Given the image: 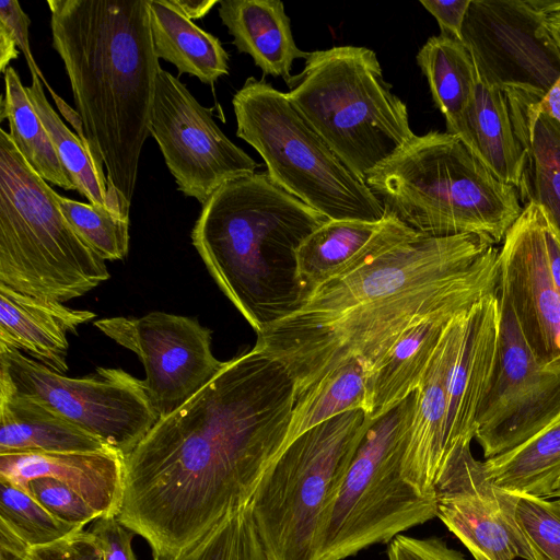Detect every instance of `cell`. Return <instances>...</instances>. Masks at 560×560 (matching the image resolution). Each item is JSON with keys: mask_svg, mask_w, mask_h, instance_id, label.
Wrapping results in <instances>:
<instances>
[{"mask_svg": "<svg viewBox=\"0 0 560 560\" xmlns=\"http://www.w3.org/2000/svg\"><path fill=\"white\" fill-rule=\"evenodd\" d=\"M295 402L288 370L257 348L160 418L124 457L118 518L152 555L187 548L246 509L284 450Z\"/></svg>", "mask_w": 560, "mask_h": 560, "instance_id": "1", "label": "cell"}, {"mask_svg": "<svg viewBox=\"0 0 560 560\" xmlns=\"http://www.w3.org/2000/svg\"><path fill=\"white\" fill-rule=\"evenodd\" d=\"M52 47L69 78L89 150L130 208L161 69L149 0H48Z\"/></svg>", "mask_w": 560, "mask_h": 560, "instance_id": "2", "label": "cell"}, {"mask_svg": "<svg viewBox=\"0 0 560 560\" xmlns=\"http://www.w3.org/2000/svg\"><path fill=\"white\" fill-rule=\"evenodd\" d=\"M327 221L267 172H255L211 195L191 242L219 288L258 334L306 301L298 249Z\"/></svg>", "mask_w": 560, "mask_h": 560, "instance_id": "3", "label": "cell"}, {"mask_svg": "<svg viewBox=\"0 0 560 560\" xmlns=\"http://www.w3.org/2000/svg\"><path fill=\"white\" fill-rule=\"evenodd\" d=\"M365 183L385 215L431 237L476 234L497 245L524 208L516 188L447 131L415 136Z\"/></svg>", "mask_w": 560, "mask_h": 560, "instance_id": "4", "label": "cell"}, {"mask_svg": "<svg viewBox=\"0 0 560 560\" xmlns=\"http://www.w3.org/2000/svg\"><path fill=\"white\" fill-rule=\"evenodd\" d=\"M498 291L499 248L493 245L464 272L387 300L312 320L273 323L257 334L254 347L288 370L296 399L350 359L374 364L406 328L430 313Z\"/></svg>", "mask_w": 560, "mask_h": 560, "instance_id": "5", "label": "cell"}, {"mask_svg": "<svg viewBox=\"0 0 560 560\" xmlns=\"http://www.w3.org/2000/svg\"><path fill=\"white\" fill-rule=\"evenodd\" d=\"M287 85L295 108L364 182L416 136L406 104L366 47L311 51L303 71Z\"/></svg>", "mask_w": 560, "mask_h": 560, "instance_id": "6", "label": "cell"}, {"mask_svg": "<svg viewBox=\"0 0 560 560\" xmlns=\"http://www.w3.org/2000/svg\"><path fill=\"white\" fill-rule=\"evenodd\" d=\"M58 196L0 129V284L62 303L109 272L63 215Z\"/></svg>", "mask_w": 560, "mask_h": 560, "instance_id": "7", "label": "cell"}, {"mask_svg": "<svg viewBox=\"0 0 560 560\" xmlns=\"http://www.w3.org/2000/svg\"><path fill=\"white\" fill-rule=\"evenodd\" d=\"M232 105L236 136L262 158L270 179L328 220L381 221L384 207L331 150L287 93L247 78Z\"/></svg>", "mask_w": 560, "mask_h": 560, "instance_id": "8", "label": "cell"}, {"mask_svg": "<svg viewBox=\"0 0 560 560\" xmlns=\"http://www.w3.org/2000/svg\"><path fill=\"white\" fill-rule=\"evenodd\" d=\"M369 422L362 409L340 413L298 436L266 470L248 506L266 560H314Z\"/></svg>", "mask_w": 560, "mask_h": 560, "instance_id": "9", "label": "cell"}, {"mask_svg": "<svg viewBox=\"0 0 560 560\" xmlns=\"http://www.w3.org/2000/svg\"><path fill=\"white\" fill-rule=\"evenodd\" d=\"M418 392L371 419L322 524L314 560H343L436 517L434 498L402 477Z\"/></svg>", "mask_w": 560, "mask_h": 560, "instance_id": "10", "label": "cell"}, {"mask_svg": "<svg viewBox=\"0 0 560 560\" xmlns=\"http://www.w3.org/2000/svg\"><path fill=\"white\" fill-rule=\"evenodd\" d=\"M0 388L46 406L124 457L160 419L142 381L121 369L73 378L13 348L0 347Z\"/></svg>", "mask_w": 560, "mask_h": 560, "instance_id": "11", "label": "cell"}, {"mask_svg": "<svg viewBox=\"0 0 560 560\" xmlns=\"http://www.w3.org/2000/svg\"><path fill=\"white\" fill-rule=\"evenodd\" d=\"M500 332L493 372L476 417L486 459L521 445L560 412V366L540 364L509 301L499 294Z\"/></svg>", "mask_w": 560, "mask_h": 560, "instance_id": "12", "label": "cell"}, {"mask_svg": "<svg viewBox=\"0 0 560 560\" xmlns=\"http://www.w3.org/2000/svg\"><path fill=\"white\" fill-rule=\"evenodd\" d=\"M479 81L540 98L560 78V50L540 0H471L462 31Z\"/></svg>", "mask_w": 560, "mask_h": 560, "instance_id": "13", "label": "cell"}, {"mask_svg": "<svg viewBox=\"0 0 560 560\" xmlns=\"http://www.w3.org/2000/svg\"><path fill=\"white\" fill-rule=\"evenodd\" d=\"M150 135L177 189L203 205L228 182L255 173L259 164L233 143L186 85L162 68L156 79Z\"/></svg>", "mask_w": 560, "mask_h": 560, "instance_id": "14", "label": "cell"}, {"mask_svg": "<svg viewBox=\"0 0 560 560\" xmlns=\"http://www.w3.org/2000/svg\"><path fill=\"white\" fill-rule=\"evenodd\" d=\"M94 326L141 360L144 390L159 418L177 410L224 366L211 350V330L191 317L151 312L109 317Z\"/></svg>", "mask_w": 560, "mask_h": 560, "instance_id": "15", "label": "cell"}, {"mask_svg": "<svg viewBox=\"0 0 560 560\" xmlns=\"http://www.w3.org/2000/svg\"><path fill=\"white\" fill-rule=\"evenodd\" d=\"M546 211L529 202L499 249V294L504 296L537 361L560 366V294L546 243Z\"/></svg>", "mask_w": 560, "mask_h": 560, "instance_id": "16", "label": "cell"}, {"mask_svg": "<svg viewBox=\"0 0 560 560\" xmlns=\"http://www.w3.org/2000/svg\"><path fill=\"white\" fill-rule=\"evenodd\" d=\"M470 444L457 446L446 464L435 489L436 517L475 560H533L509 493L472 456Z\"/></svg>", "mask_w": 560, "mask_h": 560, "instance_id": "17", "label": "cell"}, {"mask_svg": "<svg viewBox=\"0 0 560 560\" xmlns=\"http://www.w3.org/2000/svg\"><path fill=\"white\" fill-rule=\"evenodd\" d=\"M467 310L448 324L417 389L401 472L404 479L425 498L435 499V489L447 462V381L460 343Z\"/></svg>", "mask_w": 560, "mask_h": 560, "instance_id": "18", "label": "cell"}, {"mask_svg": "<svg viewBox=\"0 0 560 560\" xmlns=\"http://www.w3.org/2000/svg\"><path fill=\"white\" fill-rule=\"evenodd\" d=\"M499 332L498 291L476 301L464 315L462 339L447 381V462L457 446L475 438L476 417L493 372Z\"/></svg>", "mask_w": 560, "mask_h": 560, "instance_id": "19", "label": "cell"}, {"mask_svg": "<svg viewBox=\"0 0 560 560\" xmlns=\"http://www.w3.org/2000/svg\"><path fill=\"white\" fill-rule=\"evenodd\" d=\"M418 235L421 234L390 215L376 222L328 220L298 249L300 283L308 298L323 283Z\"/></svg>", "mask_w": 560, "mask_h": 560, "instance_id": "20", "label": "cell"}, {"mask_svg": "<svg viewBox=\"0 0 560 560\" xmlns=\"http://www.w3.org/2000/svg\"><path fill=\"white\" fill-rule=\"evenodd\" d=\"M38 477H50L66 483L101 517L119 514L125 464L124 456L115 451L0 454V478L24 486Z\"/></svg>", "mask_w": 560, "mask_h": 560, "instance_id": "21", "label": "cell"}, {"mask_svg": "<svg viewBox=\"0 0 560 560\" xmlns=\"http://www.w3.org/2000/svg\"><path fill=\"white\" fill-rule=\"evenodd\" d=\"M95 318L90 311L16 292L0 284V347L24 351L37 362L66 374L68 334Z\"/></svg>", "mask_w": 560, "mask_h": 560, "instance_id": "22", "label": "cell"}, {"mask_svg": "<svg viewBox=\"0 0 560 560\" xmlns=\"http://www.w3.org/2000/svg\"><path fill=\"white\" fill-rule=\"evenodd\" d=\"M475 302H459L432 312L398 336L373 364L368 408L371 419L381 417L418 389L448 324Z\"/></svg>", "mask_w": 560, "mask_h": 560, "instance_id": "23", "label": "cell"}, {"mask_svg": "<svg viewBox=\"0 0 560 560\" xmlns=\"http://www.w3.org/2000/svg\"><path fill=\"white\" fill-rule=\"evenodd\" d=\"M503 92L525 155L516 189L521 203L540 206L560 231V122L539 108L540 97L518 90Z\"/></svg>", "mask_w": 560, "mask_h": 560, "instance_id": "24", "label": "cell"}, {"mask_svg": "<svg viewBox=\"0 0 560 560\" xmlns=\"http://www.w3.org/2000/svg\"><path fill=\"white\" fill-rule=\"evenodd\" d=\"M218 13L237 50L249 55L265 74L287 83L294 60L310 55L296 46L280 0H219Z\"/></svg>", "mask_w": 560, "mask_h": 560, "instance_id": "25", "label": "cell"}, {"mask_svg": "<svg viewBox=\"0 0 560 560\" xmlns=\"http://www.w3.org/2000/svg\"><path fill=\"white\" fill-rule=\"evenodd\" d=\"M453 135L458 136L498 179L518 188L525 155L502 90L479 81Z\"/></svg>", "mask_w": 560, "mask_h": 560, "instance_id": "26", "label": "cell"}, {"mask_svg": "<svg viewBox=\"0 0 560 560\" xmlns=\"http://www.w3.org/2000/svg\"><path fill=\"white\" fill-rule=\"evenodd\" d=\"M113 451L46 406L0 388V454Z\"/></svg>", "mask_w": 560, "mask_h": 560, "instance_id": "27", "label": "cell"}, {"mask_svg": "<svg viewBox=\"0 0 560 560\" xmlns=\"http://www.w3.org/2000/svg\"><path fill=\"white\" fill-rule=\"evenodd\" d=\"M155 55L202 83L229 73V55L220 39L186 18L171 0H149Z\"/></svg>", "mask_w": 560, "mask_h": 560, "instance_id": "28", "label": "cell"}, {"mask_svg": "<svg viewBox=\"0 0 560 560\" xmlns=\"http://www.w3.org/2000/svg\"><path fill=\"white\" fill-rule=\"evenodd\" d=\"M416 59L435 106L445 117L447 132L453 133L479 83L474 59L463 42L441 34L430 37Z\"/></svg>", "mask_w": 560, "mask_h": 560, "instance_id": "29", "label": "cell"}, {"mask_svg": "<svg viewBox=\"0 0 560 560\" xmlns=\"http://www.w3.org/2000/svg\"><path fill=\"white\" fill-rule=\"evenodd\" d=\"M373 364L353 358L337 366L295 399L284 448L307 430L350 410L368 415Z\"/></svg>", "mask_w": 560, "mask_h": 560, "instance_id": "30", "label": "cell"}, {"mask_svg": "<svg viewBox=\"0 0 560 560\" xmlns=\"http://www.w3.org/2000/svg\"><path fill=\"white\" fill-rule=\"evenodd\" d=\"M483 464L504 491L547 498L560 476V412L537 434Z\"/></svg>", "mask_w": 560, "mask_h": 560, "instance_id": "31", "label": "cell"}, {"mask_svg": "<svg viewBox=\"0 0 560 560\" xmlns=\"http://www.w3.org/2000/svg\"><path fill=\"white\" fill-rule=\"evenodd\" d=\"M31 77L32 83L25 86V90L75 190L93 206L129 215L130 208L126 207L118 195L108 188L106 176L96 167L90 150L51 107L39 77L37 74Z\"/></svg>", "mask_w": 560, "mask_h": 560, "instance_id": "32", "label": "cell"}, {"mask_svg": "<svg viewBox=\"0 0 560 560\" xmlns=\"http://www.w3.org/2000/svg\"><path fill=\"white\" fill-rule=\"evenodd\" d=\"M3 119L9 121V135L16 149L39 176L65 190H75L19 73L11 66L4 72Z\"/></svg>", "mask_w": 560, "mask_h": 560, "instance_id": "33", "label": "cell"}, {"mask_svg": "<svg viewBox=\"0 0 560 560\" xmlns=\"http://www.w3.org/2000/svg\"><path fill=\"white\" fill-rule=\"evenodd\" d=\"M0 522L30 547L48 545L82 530L52 515L26 488L0 478Z\"/></svg>", "mask_w": 560, "mask_h": 560, "instance_id": "34", "label": "cell"}, {"mask_svg": "<svg viewBox=\"0 0 560 560\" xmlns=\"http://www.w3.org/2000/svg\"><path fill=\"white\" fill-rule=\"evenodd\" d=\"M153 560H266L249 508L225 517L207 535L173 555Z\"/></svg>", "mask_w": 560, "mask_h": 560, "instance_id": "35", "label": "cell"}, {"mask_svg": "<svg viewBox=\"0 0 560 560\" xmlns=\"http://www.w3.org/2000/svg\"><path fill=\"white\" fill-rule=\"evenodd\" d=\"M63 215L104 260L124 259L129 248V215L58 196Z\"/></svg>", "mask_w": 560, "mask_h": 560, "instance_id": "36", "label": "cell"}, {"mask_svg": "<svg viewBox=\"0 0 560 560\" xmlns=\"http://www.w3.org/2000/svg\"><path fill=\"white\" fill-rule=\"evenodd\" d=\"M508 493L533 560H560V502L525 493Z\"/></svg>", "mask_w": 560, "mask_h": 560, "instance_id": "37", "label": "cell"}, {"mask_svg": "<svg viewBox=\"0 0 560 560\" xmlns=\"http://www.w3.org/2000/svg\"><path fill=\"white\" fill-rule=\"evenodd\" d=\"M23 487L57 518L80 529L101 518L78 492L57 479L38 477Z\"/></svg>", "mask_w": 560, "mask_h": 560, "instance_id": "38", "label": "cell"}, {"mask_svg": "<svg viewBox=\"0 0 560 560\" xmlns=\"http://www.w3.org/2000/svg\"><path fill=\"white\" fill-rule=\"evenodd\" d=\"M30 18L15 0L0 1V71L4 74L10 61L18 59L23 52L31 75L37 74L46 84L44 74L38 68L30 46Z\"/></svg>", "mask_w": 560, "mask_h": 560, "instance_id": "39", "label": "cell"}, {"mask_svg": "<svg viewBox=\"0 0 560 560\" xmlns=\"http://www.w3.org/2000/svg\"><path fill=\"white\" fill-rule=\"evenodd\" d=\"M23 560H103L91 530H79L55 542L32 547Z\"/></svg>", "mask_w": 560, "mask_h": 560, "instance_id": "40", "label": "cell"}, {"mask_svg": "<svg viewBox=\"0 0 560 560\" xmlns=\"http://www.w3.org/2000/svg\"><path fill=\"white\" fill-rule=\"evenodd\" d=\"M388 560H467L462 552L451 548L442 538H416L398 535L387 550Z\"/></svg>", "mask_w": 560, "mask_h": 560, "instance_id": "41", "label": "cell"}, {"mask_svg": "<svg viewBox=\"0 0 560 560\" xmlns=\"http://www.w3.org/2000/svg\"><path fill=\"white\" fill-rule=\"evenodd\" d=\"M91 533L101 548L103 560H137L132 549L135 533L117 516L94 521Z\"/></svg>", "mask_w": 560, "mask_h": 560, "instance_id": "42", "label": "cell"}, {"mask_svg": "<svg viewBox=\"0 0 560 560\" xmlns=\"http://www.w3.org/2000/svg\"><path fill=\"white\" fill-rule=\"evenodd\" d=\"M471 0H420L424 9L430 12L441 30V35L462 42V31Z\"/></svg>", "mask_w": 560, "mask_h": 560, "instance_id": "43", "label": "cell"}, {"mask_svg": "<svg viewBox=\"0 0 560 560\" xmlns=\"http://www.w3.org/2000/svg\"><path fill=\"white\" fill-rule=\"evenodd\" d=\"M31 548L5 523L0 522V560H23Z\"/></svg>", "mask_w": 560, "mask_h": 560, "instance_id": "44", "label": "cell"}, {"mask_svg": "<svg viewBox=\"0 0 560 560\" xmlns=\"http://www.w3.org/2000/svg\"><path fill=\"white\" fill-rule=\"evenodd\" d=\"M545 233L549 267L555 285L560 294V231L552 224L548 215L546 219Z\"/></svg>", "mask_w": 560, "mask_h": 560, "instance_id": "45", "label": "cell"}, {"mask_svg": "<svg viewBox=\"0 0 560 560\" xmlns=\"http://www.w3.org/2000/svg\"><path fill=\"white\" fill-rule=\"evenodd\" d=\"M171 2L190 21L202 19L213 5L219 3L218 0H171Z\"/></svg>", "mask_w": 560, "mask_h": 560, "instance_id": "46", "label": "cell"}, {"mask_svg": "<svg viewBox=\"0 0 560 560\" xmlns=\"http://www.w3.org/2000/svg\"><path fill=\"white\" fill-rule=\"evenodd\" d=\"M45 86L48 90V92L50 93V95L52 96L60 114L63 116V118L67 121H69L71 124L72 128L74 129V131L77 132L79 138L82 140V142L89 149L88 140L84 135L83 122H82L81 117L78 114V112L75 109L71 108L61 97H59L56 94V92L50 88L48 82L45 84Z\"/></svg>", "mask_w": 560, "mask_h": 560, "instance_id": "47", "label": "cell"}, {"mask_svg": "<svg viewBox=\"0 0 560 560\" xmlns=\"http://www.w3.org/2000/svg\"><path fill=\"white\" fill-rule=\"evenodd\" d=\"M538 105L544 113L560 122V78L545 96L539 100Z\"/></svg>", "mask_w": 560, "mask_h": 560, "instance_id": "48", "label": "cell"}, {"mask_svg": "<svg viewBox=\"0 0 560 560\" xmlns=\"http://www.w3.org/2000/svg\"><path fill=\"white\" fill-rule=\"evenodd\" d=\"M553 498H556L560 502V476L556 480L551 492L547 497V499H553Z\"/></svg>", "mask_w": 560, "mask_h": 560, "instance_id": "49", "label": "cell"}]
</instances>
